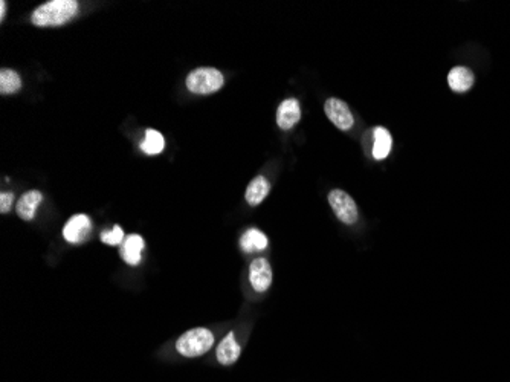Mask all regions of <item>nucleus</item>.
<instances>
[{"instance_id": "nucleus-1", "label": "nucleus", "mask_w": 510, "mask_h": 382, "mask_svg": "<svg viewBox=\"0 0 510 382\" xmlns=\"http://www.w3.org/2000/svg\"><path fill=\"white\" fill-rule=\"evenodd\" d=\"M78 2L75 0H51L38 6L31 16V22L38 28L62 26L75 17Z\"/></svg>"}, {"instance_id": "nucleus-2", "label": "nucleus", "mask_w": 510, "mask_h": 382, "mask_svg": "<svg viewBox=\"0 0 510 382\" xmlns=\"http://www.w3.org/2000/svg\"><path fill=\"white\" fill-rule=\"evenodd\" d=\"M214 346L212 332L205 327L186 330L176 341V350L185 358H198L207 354Z\"/></svg>"}, {"instance_id": "nucleus-3", "label": "nucleus", "mask_w": 510, "mask_h": 382, "mask_svg": "<svg viewBox=\"0 0 510 382\" xmlns=\"http://www.w3.org/2000/svg\"><path fill=\"white\" fill-rule=\"evenodd\" d=\"M225 78L215 67H199L186 77V89L198 95H210L222 89Z\"/></svg>"}, {"instance_id": "nucleus-4", "label": "nucleus", "mask_w": 510, "mask_h": 382, "mask_svg": "<svg viewBox=\"0 0 510 382\" xmlns=\"http://www.w3.org/2000/svg\"><path fill=\"white\" fill-rule=\"evenodd\" d=\"M329 203L336 218L346 225H355L358 222L359 213L356 202L351 196L342 190H332L329 193Z\"/></svg>"}, {"instance_id": "nucleus-5", "label": "nucleus", "mask_w": 510, "mask_h": 382, "mask_svg": "<svg viewBox=\"0 0 510 382\" xmlns=\"http://www.w3.org/2000/svg\"><path fill=\"white\" fill-rule=\"evenodd\" d=\"M324 112L327 118L335 124L339 130L346 132L355 125V118H353L347 103L339 100V98H329L324 104Z\"/></svg>"}, {"instance_id": "nucleus-6", "label": "nucleus", "mask_w": 510, "mask_h": 382, "mask_svg": "<svg viewBox=\"0 0 510 382\" xmlns=\"http://www.w3.org/2000/svg\"><path fill=\"white\" fill-rule=\"evenodd\" d=\"M92 231V222L91 218L86 214H75L66 222L63 228V237L66 242L78 245L87 240Z\"/></svg>"}, {"instance_id": "nucleus-7", "label": "nucleus", "mask_w": 510, "mask_h": 382, "mask_svg": "<svg viewBox=\"0 0 510 382\" xmlns=\"http://www.w3.org/2000/svg\"><path fill=\"white\" fill-rule=\"evenodd\" d=\"M249 281H251V286L254 288V291L259 293L266 292L271 288L272 268H271V263L266 259L259 257L249 264Z\"/></svg>"}, {"instance_id": "nucleus-8", "label": "nucleus", "mask_w": 510, "mask_h": 382, "mask_svg": "<svg viewBox=\"0 0 510 382\" xmlns=\"http://www.w3.org/2000/svg\"><path fill=\"white\" fill-rule=\"evenodd\" d=\"M301 120V107L295 98L284 100L277 109V124L283 130H290Z\"/></svg>"}, {"instance_id": "nucleus-9", "label": "nucleus", "mask_w": 510, "mask_h": 382, "mask_svg": "<svg viewBox=\"0 0 510 382\" xmlns=\"http://www.w3.org/2000/svg\"><path fill=\"white\" fill-rule=\"evenodd\" d=\"M240 355L242 346L239 344L237 339H235L234 332H230V334L220 341L217 352H215V356H217V361L222 366H232L237 362Z\"/></svg>"}, {"instance_id": "nucleus-10", "label": "nucleus", "mask_w": 510, "mask_h": 382, "mask_svg": "<svg viewBox=\"0 0 510 382\" xmlns=\"http://www.w3.org/2000/svg\"><path fill=\"white\" fill-rule=\"evenodd\" d=\"M144 247H145V242L140 236V234H130V236H127L123 242L121 257L124 259V262L127 264H130V266H136V264H140L142 260Z\"/></svg>"}, {"instance_id": "nucleus-11", "label": "nucleus", "mask_w": 510, "mask_h": 382, "mask_svg": "<svg viewBox=\"0 0 510 382\" xmlns=\"http://www.w3.org/2000/svg\"><path fill=\"white\" fill-rule=\"evenodd\" d=\"M475 83V77L472 71L465 66H455L453 71L448 74V84L450 89L457 94L468 92Z\"/></svg>"}, {"instance_id": "nucleus-12", "label": "nucleus", "mask_w": 510, "mask_h": 382, "mask_svg": "<svg viewBox=\"0 0 510 382\" xmlns=\"http://www.w3.org/2000/svg\"><path fill=\"white\" fill-rule=\"evenodd\" d=\"M42 201H43V194L37 190H31V191H26L25 194H22V198L18 199L17 207H16L18 218L26 222L33 220L35 215V211H37V207L42 203Z\"/></svg>"}, {"instance_id": "nucleus-13", "label": "nucleus", "mask_w": 510, "mask_h": 382, "mask_svg": "<svg viewBox=\"0 0 510 382\" xmlns=\"http://www.w3.org/2000/svg\"><path fill=\"white\" fill-rule=\"evenodd\" d=\"M393 147V138L385 127H376L373 132V158L378 161H384L388 158Z\"/></svg>"}, {"instance_id": "nucleus-14", "label": "nucleus", "mask_w": 510, "mask_h": 382, "mask_svg": "<svg viewBox=\"0 0 510 382\" xmlns=\"http://www.w3.org/2000/svg\"><path fill=\"white\" fill-rule=\"evenodd\" d=\"M269 191H271V185L268 179L264 178V176H257V178H254L249 182L244 198H246V202L251 205V207H257V205H260L264 199H266Z\"/></svg>"}, {"instance_id": "nucleus-15", "label": "nucleus", "mask_w": 510, "mask_h": 382, "mask_svg": "<svg viewBox=\"0 0 510 382\" xmlns=\"http://www.w3.org/2000/svg\"><path fill=\"white\" fill-rule=\"evenodd\" d=\"M269 245V240L266 237V234L261 232L257 228H249L244 231V234L240 239V247L244 252H255V251H263L266 249Z\"/></svg>"}, {"instance_id": "nucleus-16", "label": "nucleus", "mask_w": 510, "mask_h": 382, "mask_svg": "<svg viewBox=\"0 0 510 382\" xmlns=\"http://www.w3.org/2000/svg\"><path fill=\"white\" fill-rule=\"evenodd\" d=\"M22 87V78L13 69H2L0 71V94L9 95L21 91Z\"/></svg>"}, {"instance_id": "nucleus-17", "label": "nucleus", "mask_w": 510, "mask_h": 382, "mask_svg": "<svg viewBox=\"0 0 510 382\" xmlns=\"http://www.w3.org/2000/svg\"><path fill=\"white\" fill-rule=\"evenodd\" d=\"M165 147V140L161 132L149 129L145 132V140L141 142V150L147 155H159Z\"/></svg>"}, {"instance_id": "nucleus-18", "label": "nucleus", "mask_w": 510, "mask_h": 382, "mask_svg": "<svg viewBox=\"0 0 510 382\" xmlns=\"http://www.w3.org/2000/svg\"><path fill=\"white\" fill-rule=\"evenodd\" d=\"M101 242L106 245H110V247H116L124 242V231L120 225H115L110 231H103L100 236Z\"/></svg>"}, {"instance_id": "nucleus-19", "label": "nucleus", "mask_w": 510, "mask_h": 382, "mask_svg": "<svg viewBox=\"0 0 510 382\" xmlns=\"http://www.w3.org/2000/svg\"><path fill=\"white\" fill-rule=\"evenodd\" d=\"M13 201H14V194L13 193H2L0 194V213L6 214L9 213L13 207Z\"/></svg>"}, {"instance_id": "nucleus-20", "label": "nucleus", "mask_w": 510, "mask_h": 382, "mask_svg": "<svg viewBox=\"0 0 510 382\" xmlns=\"http://www.w3.org/2000/svg\"><path fill=\"white\" fill-rule=\"evenodd\" d=\"M5 11H6V2H5V0H2V2H0V21H2V22L5 18Z\"/></svg>"}]
</instances>
